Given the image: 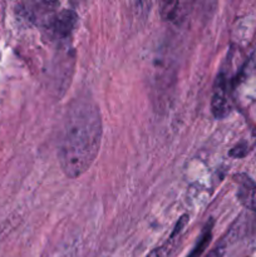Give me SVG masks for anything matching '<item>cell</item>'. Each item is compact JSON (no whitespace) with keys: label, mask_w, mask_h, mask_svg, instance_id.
Instances as JSON below:
<instances>
[{"label":"cell","mask_w":256,"mask_h":257,"mask_svg":"<svg viewBox=\"0 0 256 257\" xmlns=\"http://www.w3.org/2000/svg\"><path fill=\"white\" fill-rule=\"evenodd\" d=\"M180 7V3H165L162 8V15L168 20L173 19V18H176L178 15Z\"/></svg>","instance_id":"obj_6"},{"label":"cell","mask_w":256,"mask_h":257,"mask_svg":"<svg viewBox=\"0 0 256 257\" xmlns=\"http://www.w3.org/2000/svg\"><path fill=\"white\" fill-rule=\"evenodd\" d=\"M211 108H212V113L215 114L216 118L225 117L227 114L228 109H230V107H228L227 90H226L225 79H223L222 75H220L217 78V82H216Z\"/></svg>","instance_id":"obj_3"},{"label":"cell","mask_w":256,"mask_h":257,"mask_svg":"<svg viewBox=\"0 0 256 257\" xmlns=\"http://www.w3.org/2000/svg\"><path fill=\"white\" fill-rule=\"evenodd\" d=\"M102 119L93 100H74L64 118L59 143L60 166L69 178H77L92 166L99 152Z\"/></svg>","instance_id":"obj_1"},{"label":"cell","mask_w":256,"mask_h":257,"mask_svg":"<svg viewBox=\"0 0 256 257\" xmlns=\"http://www.w3.org/2000/svg\"><path fill=\"white\" fill-rule=\"evenodd\" d=\"M212 226H213L212 221L206 225V227L203 228L202 233H201L200 238H198L197 243H196L195 247L192 248V251H191V253L188 255V257H200L202 255V252L206 250V247H207L208 243H210L211 238H212Z\"/></svg>","instance_id":"obj_5"},{"label":"cell","mask_w":256,"mask_h":257,"mask_svg":"<svg viewBox=\"0 0 256 257\" xmlns=\"http://www.w3.org/2000/svg\"><path fill=\"white\" fill-rule=\"evenodd\" d=\"M236 178L237 196L241 203L250 210L256 211V183L245 175H238Z\"/></svg>","instance_id":"obj_4"},{"label":"cell","mask_w":256,"mask_h":257,"mask_svg":"<svg viewBox=\"0 0 256 257\" xmlns=\"http://www.w3.org/2000/svg\"><path fill=\"white\" fill-rule=\"evenodd\" d=\"M222 255H223V248L216 247L215 250L211 251V252L206 257H222Z\"/></svg>","instance_id":"obj_8"},{"label":"cell","mask_w":256,"mask_h":257,"mask_svg":"<svg viewBox=\"0 0 256 257\" xmlns=\"http://www.w3.org/2000/svg\"><path fill=\"white\" fill-rule=\"evenodd\" d=\"M75 20H77V17H75L74 13L72 10L64 9L60 13H58V14L53 15L52 19L48 22V24L45 27L54 35L65 37L73 29V27L75 24Z\"/></svg>","instance_id":"obj_2"},{"label":"cell","mask_w":256,"mask_h":257,"mask_svg":"<svg viewBox=\"0 0 256 257\" xmlns=\"http://www.w3.org/2000/svg\"><path fill=\"white\" fill-rule=\"evenodd\" d=\"M170 251H171L170 242H167L165 246H162V247L156 248V250L153 251V252L148 257H167L170 255Z\"/></svg>","instance_id":"obj_7"}]
</instances>
